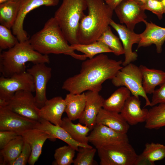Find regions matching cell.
Listing matches in <instances>:
<instances>
[{
	"mask_svg": "<svg viewBox=\"0 0 165 165\" xmlns=\"http://www.w3.org/2000/svg\"><path fill=\"white\" fill-rule=\"evenodd\" d=\"M75 150L72 146L64 145L57 148L55 151V160L52 164L70 165L74 162Z\"/></svg>",
	"mask_w": 165,
	"mask_h": 165,
	"instance_id": "cell-33",
	"label": "cell"
},
{
	"mask_svg": "<svg viewBox=\"0 0 165 165\" xmlns=\"http://www.w3.org/2000/svg\"><path fill=\"white\" fill-rule=\"evenodd\" d=\"M88 14L81 20L77 34L79 43L95 42L110 25L114 10L104 0H86Z\"/></svg>",
	"mask_w": 165,
	"mask_h": 165,
	"instance_id": "cell-3",
	"label": "cell"
},
{
	"mask_svg": "<svg viewBox=\"0 0 165 165\" xmlns=\"http://www.w3.org/2000/svg\"><path fill=\"white\" fill-rule=\"evenodd\" d=\"M120 23L124 24L130 30L134 31L136 25L146 20L145 10L141 6L140 1L124 0L114 9Z\"/></svg>",
	"mask_w": 165,
	"mask_h": 165,
	"instance_id": "cell-10",
	"label": "cell"
},
{
	"mask_svg": "<svg viewBox=\"0 0 165 165\" xmlns=\"http://www.w3.org/2000/svg\"><path fill=\"white\" fill-rule=\"evenodd\" d=\"M97 150L101 165H135L138 156L129 142L105 146Z\"/></svg>",
	"mask_w": 165,
	"mask_h": 165,
	"instance_id": "cell-6",
	"label": "cell"
},
{
	"mask_svg": "<svg viewBox=\"0 0 165 165\" xmlns=\"http://www.w3.org/2000/svg\"><path fill=\"white\" fill-rule=\"evenodd\" d=\"M131 93L122 86L115 90L107 99L104 100L103 108L108 110L120 113Z\"/></svg>",
	"mask_w": 165,
	"mask_h": 165,
	"instance_id": "cell-28",
	"label": "cell"
},
{
	"mask_svg": "<svg viewBox=\"0 0 165 165\" xmlns=\"http://www.w3.org/2000/svg\"></svg>",
	"mask_w": 165,
	"mask_h": 165,
	"instance_id": "cell-44",
	"label": "cell"
},
{
	"mask_svg": "<svg viewBox=\"0 0 165 165\" xmlns=\"http://www.w3.org/2000/svg\"><path fill=\"white\" fill-rule=\"evenodd\" d=\"M151 101V107L160 104L165 103V81L155 90Z\"/></svg>",
	"mask_w": 165,
	"mask_h": 165,
	"instance_id": "cell-38",
	"label": "cell"
},
{
	"mask_svg": "<svg viewBox=\"0 0 165 165\" xmlns=\"http://www.w3.org/2000/svg\"><path fill=\"white\" fill-rule=\"evenodd\" d=\"M19 135L16 132L9 130L0 131V149L4 148L11 141Z\"/></svg>",
	"mask_w": 165,
	"mask_h": 165,
	"instance_id": "cell-39",
	"label": "cell"
},
{
	"mask_svg": "<svg viewBox=\"0 0 165 165\" xmlns=\"http://www.w3.org/2000/svg\"><path fill=\"white\" fill-rule=\"evenodd\" d=\"M32 93L24 90L16 92L7 102L6 106L24 117L38 122L40 119L39 115V108L36 105Z\"/></svg>",
	"mask_w": 165,
	"mask_h": 165,
	"instance_id": "cell-9",
	"label": "cell"
},
{
	"mask_svg": "<svg viewBox=\"0 0 165 165\" xmlns=\"http://www.w3.org/2000/svg\"><path fill=\"white\" fill-rule=\"evenodd\" d=\"M37 122L20 115L6 106L0 107V130L13 131L20 135L35 128Z\"/></svg>",
	"mask_w": 165,
	"mask_h": 165,
	"instance_id": "cell-14",
	"label": "cell"
},
{
	"mask_svg": "<svg viewBox=\"0 0 165 165\" xmlns=\"http://www.w3.org/2000/svg\"><path fill=\"white\" fill-rule=\"evenodd\" d=\"M97 149L88 147L79 148L76 157L74 160V165H94L97 163L94 160Z\"/></svg>",
	"mask_w": 165,
	"mask_h": 165,
	"instance_id": "cell-34",
	"label": "cell"
},
{
	"mask_svg": "<svg viewBox=\"0 0 165 165\" xmlns=\"http://www.w3.org/2000/svg\"><path fill=\"white\" fill-rule=\"evenodd\" d=\"M25 141L30 146L31 153L28 161L30 165H34L40 156L43 146L47 139L53 141L47 133L34 128L22 132L20 134Z\"/></svg>",
	"mask_w": 165,
	"mask_h": 165,
	"instance_id": "cell-17",
	"label": "cell"
},
{
	"mask_svg": "<svg viewBox=\"0 0 165 165\" xmlns=\"http://www.w3.org/2000/svg\"><path fill=\"white\" fill-rule=\"evenodd\" d=\"M65 108L64 99L61 96L54 97L47 99L43 106L39 108V115L40 118L61 126L62 116Z\"/></svg>",
	"mask_w": 165,
	"mask_h": 165,
	"instance_id": "cell-18",
	"label": "cell"
},
{
	"mask_svg": "<svg viewBox=\"0 0 165 165\" xmlns=\"http://www.w3.org/2000/svg\"><path fill=\"white\" fill-rule=\"evenodd\" d=\"M160 1L163 8L164 13L165 14V0H160Z\"/></svg>",
	"mask_w": 165,
	"mask_h": 165,
	"instance_id": "cell-41",
	"label": "cell"
},
{
	"mask_svg": "<svg viewBox=\"0 0 165 165\" xmlns=\"http://www.w3.org/2000/svg\"><path fill=\"white\" fill-rule=\"evenodd\" d=\"M111 80L114 86H124L133 96H140L144 98L145 101V107L151 106V101L143 87L142 76L139 67L130 63L123 67Z\"/></svg>",
	"mask_w": 165,
	"mask_h": 165,
	"instance_id": "cell-7",
	"label": "cell"
},
{
	"mask_svg": "<svg viewBox=\"0 0 165 165\" xmlns=\"http://www.w3.org/2000/svg\"><path fill=\"white\" fill-rule=\"evenodd\" d=\"M29 41L35 50L43 55L64 54L83 61L87 58L84 54L75 53V50L68 44L54 17L50 18L43 28L32 35Z\"/></svg>",
	"mask_w": 165,
	"mask_h": 165,
	"instance_id": "cell-2",
	"label": "cell"
},
{
	"mask_svg": "<svg viewBox=\"0 0 165 165\" xmlns=\"http://www.w3.org/2000/svg\"><path fill=\"white\" fill-rule=\"evenodd\" d=\"M148 111L145 127L158 129L165 126V103L152 107Z\"/></svg>",
	"mask_w": 165,
	"mask_h": 165,
	"instance_id": "cell-30",
	"label": "cell"
},
{
	"mask_svg": "<svg viewBox=\"0 0 165 165\" xmlns=\"http://www.w3.org/2000/svg\"><path fill=\"white\" fill-rule=\"evenodd\" d=\"M87 8L86 0H63L53 17L70 45L79 43L77 34Z\"/></svg>",
	"mask_w": 165,
	"mask_h": 165,
	"instance_id": "cell-5",
	"label": "cell"
},
{
	"mask_svg": "<svg viewBox=\"0 0 165 165\" xmlns=\"http://www.w3.org/2000/svg\"><path fill=\"white\" fill-rule=\"evenodd\" d=\"M140 2L142 9L151 11L156 15L160 20L162 18L164 11L160 0H145Z\"/></svg>",
	"mask_w": 165,
	"mask_h": 165,
	"instance_id": "cell-36",
	"label": "cell"
},
{
	"mask_svg": "<svg viewBox=\"0 0 165 165\" xmlns=\"http://www.w3.org/2000/svg\"><path fill=\"white\" fill-rule=\"evenodd\" d=\"M85 93L86 105L83 114L79 119V122L92 130L96 125L97 115L103 108L105 99L99 92L88 90Z\"/></svg>",
	"mask_w": 165,
	"mask_h": 165,
	"instance_id": "cell-16",
	"label": "cell"
},
{
	"mask_svg": "<svg viewBox=\"0 0 165 165\" xmlns=\"http://www.w3.org/2000/svg\"><path fill=\"white\" fill-rule=\"evenodd\" d=\"M24 141L20 135L11 141L1 150L0 154L3 158V165H11L22 150Z\"/></svg>",
	"mask_w": 165,
	"mask_h": 165,
	"instance_id": "cell-29",
	"label": "cell"
},
{
	"mask_svg": "<svg viewBox=\"0 0 165 165\" xmlns=\"http://www.w3.org/2000/svg\"><path fill=\"white\" fill-rule=\"evenodd\" d=\"M20 0H11L0 4V23L8 28H12L16 19Z\"/></svg>",
	"mask_w": 165,
	"mask_h": 165,
	"instance_id": "cell-26",
	"label": "cell"
},
{
	"mask_svg": "<svg viewBox=\"0 0 165 165\" xmlns=\"http://www.w3.org/2000/svg\"><path fill=\"white\" fill-rule=\"evenodd\" d=\"M21 90L35 92L33 77L27 71L9 77H0V100L7 102L16 92Z\"/></svg>",
	"mask_w": 165,
	"mask_h": 165,
	"instance_id": "cell-8",
	"label": "cell"
},
{
	"mask_svg": "<svg viewBox=\"0 0 165 165\" xmlns=\"http://www.w3.org/2000/svg\"><path fill=\"white\" fill-rule=\"evenodd\" d=\"M146 28L140 34L141 39L138 44L137 49L141 47H147L154 44L158 53L162 51V46L165 41V28L160 27L146 20L144 22Z\"/></svg>",
	"mask_w": 165,
	"mask_h": 165,
	"instance_id": "cell-19",
	"label": "cell"
},
{
	"mask_svg": "<svg viewBox=\"0 0 165 165\" xmlns=\"http://www.w3.org/2000/svg\"><path fill=\"white\" fill-rule=\"evenodd\" d=\"M148 110L142 109L139 97L130 96L126 101L120 113L130 125L145 122Z\"/></svg>",
	"mask_w": 165,
	"mask_h": 165,
	"instance_id": "cell-20",
	"label": "cell"
},
{
	"mask_svg": "<svg viewBox=\"0 0 165 165\" xmlns=\"http://www.w3.org/2000/svg\"><path fill=\"white\" fill-rule=\"evenodd\" d=\"M88 136L89 142L97 149L105 146L129 142L127 134L116 131L105 125L96 124Z\"/></svg>",
	"mask_w": 165,
	"mask_h": 165,
	"instance_id": "cell-13",
	"label": "cell"
},
{
	"mask_svg": "<svg viewBox=\"0 0 165 165\" xmlns=\"http://www.w3.org/2000/svg\"><path fill=\"white\" fill-rule=\"evenodd\" d=\"M31 153L30 145L24 141V145L20 153L12 163L11 165H25L28 162Z\"/></svg>",
	"mask_w": 165,
	"mask_h": 165,
	"instance_id": "cell-37",
	"label": "cell"
},
{
	"mask_svg": "<svg viewBox=\"0 0 165 165\" xmlns=\"http://www.w3.org/2000/svg\"><path fill=\"white\" fill-rule=\"evenodd\" d=\"M142 76V85L147 94H152L155 87L165 81V72L160 70L149 68L145 66H139Z\"/></svg>",
	"mask_w": 165,
	"mask_h": 165,
	"instance_id": "cell-24",
	"label": "cell"
},
{
	"mask_svg": "<svg viewBox=\"0 0 165 165\" xmlns=\"http://www.w3.org/2000/svg\"><path fill=\"white\" fill-rule=\"evenodd\" d=\"M64 100L66 103L65 112L67 117L72 121L79 119L83 114L86 105L85 93H69L66 95Z\"/></svg>",
	"mask_w": 165,
	"mask_h": 165,
	"instance_id": "cell-23",
	"label": "cell"
},
{
	"mask_svg": "<svg viewBox=\"0 0 165 165\" xmlns=\"http://www.w3.org/2000/svg\"><path fill=\"white\" fill-rule=\"evenodd\" d=\"M35 128L48 134L52 137L53 140L57 138L61 140L72 147L77 151H78L80 147H92L89 145H84L76 141L61 126L54 125L40 118L37 122Z\"/></svg>",
	"mask_w": 165,
	"mask_h": 165,
	"instance_id": "cell-21",
	"label": "cell"
},
{
	"mask_svg": "<svg viewBox=\"0 0 165 165\" xmlns=\"http://www.w3.org/2000/svg\"><path fill=\"white\" fill-rule=\"evenodd\" d=\"M165 158L164 145L153 142L147 143L142 153L138 156L135 165H154L155 162Z\"/></svg>",
	"mask_w": 165,
	"mask_h": 165,
	"instance_id": "cell-25",
	"label": "cell"
},
{
	"mask_svg": "<svg viewBox=\"0 0 165 165\" xmlns=\"http://www.w3.org/2000/svg\"><path fill=\"white\" fill-rule=\"evenodd\" d=\"M136 0L139 1L141 2V1H144L145 0Z\"/></svg>",
	"mask_w": 165,
	"mask_h": 165,
	"instance_id": "cell-43",
	"label": "cell"
},
{
	"mask_svg": "<svg viewBox=\"0 0 165 165\" xmlns=\"http://www.w3.org/2000/svg\"><path fill=\"white\" fill-rule=\"evenodd\" d=\"M105 125L116 131L127 134L130 125L120 113L101 108L96 118V124Z\"/></svg>",
	"mask_w": 165,
	"mask_h": 165,
	"instance_id": "cell-22",
	"label": "cell"
},
{
	"mask_svg": "<svg viewBox=\"0 0 165 165\" xmlns=\"http://www.w3.org/2000/svg\"><path fill=\"white\" fill-rule=\"evenodd\" d=\"M10 0H0V4H1L2 3H3L6 2L10 1Z\"/></svg>",
	"mask_w": 165,
	"mask_h": 165,
	"instance_id": "cell-42",
	"label": "cell"
},
{
	"mask_svg": "<svg viewBox=\"0 0 165 165\" xmlns=\"http://www.w3.org/2000/svg\"><path fill=\"white\" fill-rule=\"evenodd\" d=\"M123 62L110 59L103 53L86 59L82 62L79 73L67 78L62 88L74 94L88 90L99 92L103 83L112 79L122 68Z\"/></svg>",
	"mask_w": 165,
	"mask_h": 165,
	"instance_id": "cell-1",
	"label": "cell"
},
{
	"mask_svg": "<svg viewBox=\"0 0 165 165\" xmlns=\"http://www.w3.org/2000/svg\"><path fill=\"white\" fill-rule=\"evenodd\" d=\"M97 41L106 45L116 56L124 54V50L119 39L115 35L108 26Z\"/></svg>",
	"mask_w": 165,
	"mask_h": 165,
	"instance_id": "cell-32",
	"label": "cell"
},
{
	"mask_svg": "<svg viewBox=\"0 0 165 165\" xmlns=\"http://www.w3.org/2000/svg\"><path fill=\"white\" fill-rule=\"evenodd\" d=\"M45 63L35 64L26 71L32 76L34 83L35 97L37 106L40 108L47 100L46 96L47 84L51 77L52 69Z\"/></svg>",
	"mask_w": 165,
	"mask_h": 165,
	"instance_id": "cell-12",
	"label": "cell"
},
{
	"mask_svg": "<svg viewBox=\"0 0 165 165\" xmlns=\"http://www.w3.org/2000/svg\"><path fill=\"white\" fill-rule=\"evenodd\" d=\"M10 29L0 25V49L1 50L9 49L19 42Z\"/></svg>",
	"mask_w": 165,
	"mask_h": 165,
	"instance_id": "cell-35",
	"label": "cell"
},
{
	"mask_svg": "<svg viewBox=\"0 0 165 165\" xmlns=\"http://www.w3.org/2000/svg\"><path fill=\"white\" fill-rule=\"evenodd\" d=\"M34 64L50 62L49 57L35 50L29 40L19 42L13 47L0 54V72L2 76L9 77L26 71L25 64Z\"/></svg>",
	"mask_w": 165,
	"mask_h": 165,
	"instance_id": "cell-4",
	"label": "cell"
},
{
	"mask_svg": "<svg viewBox=\"0 0 165 165\" xmlns=\"http://www.w3.org/2000/svg\"><path fill=\"white\" fill-rule=\"evenodd\" d=\"M71 45L75 50L83 53L89 59L101 53H113L112 51L106 45L98 41L87 44L78 43Z\"/></svg>",
	"mask_w": 165,
	"mask_h": 165,
	"instance_id": "cell-31",
	"label": "cell"
},
{
	"mask_svg": "<svg viewBox=\"0 0 165 165\" xmlns=\"http://www.w3.org/2000/svg\"><path fill=\"white\" fill-rule=\"evenodd\" d=\"M59 0H20L18 13L12 28V33L17 38L19 42L28 40L29 38L24 29L23 24L27 14L31 11L42 6H55Z\"/></svg>",
	"mask_w": 165,
	"mask_h": 165,
	"instance_id": "cell-11",
	"label": "cell"
},
{
	"mask_svg": "<svg viewBox=\"0 0 165 165\" xmlns=\"http://www.w3.org/2000/svg\"><path fill=\"white\" fill-rule=\"evenodd\" d=\"M110 25L117 32L122 42L125 55V60L122 65L124 66L137 60L138 55L136 52L133 51L132 47L134 44H138L139 42L140 34L136 33L126 26L117 23L112 20L110 23Z\"/></svg>",
	"mask_w": 165,
	"mask_h": 165,
	"instance_id": "cell-15",
	"label": "cell"
},
{
	"mask_svg": "<svg viewBox=\"0 0 165 165\" xmlns=\"http://www.w3.org/2000/svg\"><path fill=\"white\" fill-rule=\"evenodd\" d=\"M124 0H105L106 3L112 9L114 10L115 8Z\"/></svg>",
	"mask_w": 165,
	"mask_h": 165,
	"instance_id": "cell-40",
	"label": "cell"
},
{
	"mask_svg": "<svg viewBox=\"0 0 165 165\" xmlns=\"http://www.w3.org/2000/svg\"><path fill=\"white\" fill-rule=\"evenodd\" d=\"M61 126L67 132L74 141L81 144L89 145L88 134L91 130L87 126L82 125L80 123L74 124L68 117L62 119Z\"/></svg>",
	"mask_w": 165,
	"mask_h": 165,
	"instance_id": "cell-27",
	"label": "cell"
}]
</instances>
